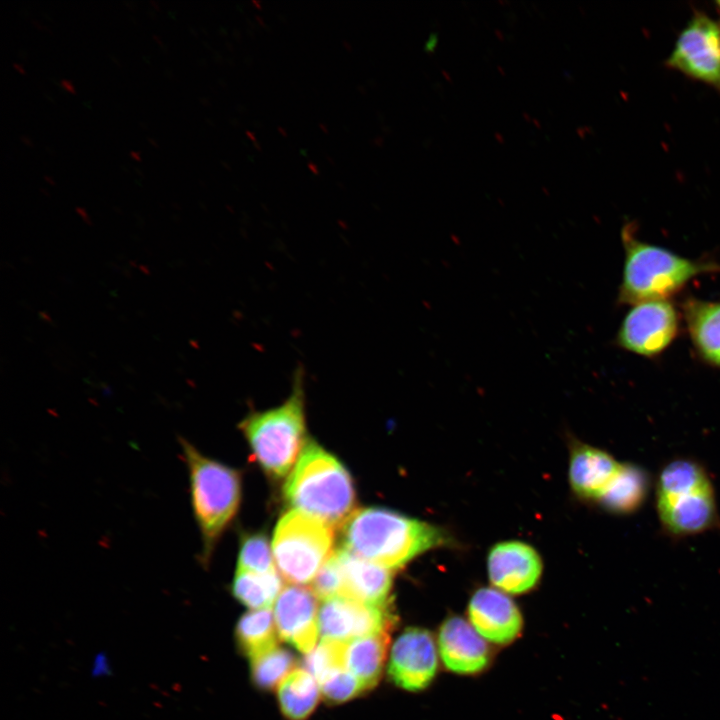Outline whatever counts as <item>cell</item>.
Wrapping results in <instances>:
<instances>
[{"label": "cell", "instance_id": "cell-1", "mask_svg": "<svg viewBox=\"0 0 720 720\" xmlns=\"http://www.w3.org/2000/svg\"><path fill=\"white\" fill-rule=\"evenodd\" d=\"M654 500L660 528L671 539L720 531L714 482L705 465L694 458H674L661 467Z\"/></svg>", "mask_w": 720, "mask_h": 720}, {"label": "cell", "instance_id": "cell-2", "mask_svg": "<svg viewBox=\"0 0 720 720\" xmlns=\"http://www.w3.org/2000/svg\"><path fill=\"white\" fill-rule=\"evenodd\" d=\"M450 540L433 524L385 508L357 510L343 529L345 549L390 570Z\"/></svg>", "mask_w": 720, "mask_h": 720}, {"label": "cell", "instance_id": "cell-3", "mask_svg": "<svg viewBox=\"0 0 720 720\" xmlns=\"http://www.w3.org/2000/svg\"><path fill=\"white\" fill-rule=\"evenodd\" d=\"M621 241L625 257L617 294L619 305L670 300L693 278L720 271L716 262L686 258L639 240L632 222L623 225Z\"/></svg>", "mask_w": 720, "mask_h": 720}, {"label": "cell", "instance_id": "cell-4", "mask_svg": "<svg viewBox=\"0 0 720 720\" xmlns=\"http://www.w3.org/2000/svg\"><path fill=\"white\" fill-rule=\"evenodd\" d=\"M178 442L188 470L191 506L201 536L200 562L206 567L239 508L241 475L205 456L187 439L178 437Z\"/></svg>", "mask_w": 720, "mask_h": 720}, {"label": "cell", "instance_id": "cell-5", "mask_svg": "<svg viewBox=\"0 0 720 720\" xmlns=\"http://www.w3.org/2000/svg\"><path fill=\"white\" fill-rule=\"evenodd\" d=\"M284 497L293 509L332 527L345 523L355 504L350 474L333 455L314 442L303 447L285 483Z\"/></svg>", "mask_w": 720, "mask_h": 720}, {"label": "cell", "instance_id": "cell-6", "mask_svg": "<svg viewBox=\"0 0 720 720\" xmlns=\"http://www.w3.org/2000/svg\"><path fill=\"white\" fill-rule=\"evenodd\" d=\"M240 429L264 471L275 478L286 475L302 451L305 436L303 368L295 370L291 393L281 405L248 415Z\"/></svg>", "mask_w": 720, "mask_h": 720}, {"label": "cell", "instance_id": "cell-7", "mask_svg": "<svg viewBox=\"0 0 720 720\" xmlns=\"http://www.w3.org/2000/svg\"><path fill=\"white\" fill-rule=\"evenodd\" d=\"M333 542L332 526L293 509L282 515L274 530L275 564L288 582L308 584L332 555Z\"/></svg>", "mask_w": 720, "mask_h": 720}, {"label": "cell", "instance_id": "cell-8", "mask_svg": "<svg viewBox=\"0 0 720 720\" xmlns=\"http://www.w3.org/2000/svg\"><path fill=\"white\" fill-rule=\"evenodd\" d=\"M665 65L720 92V24L706 13L694 11Z\"/></svg>", "mask_w": 720, "mask_h": 720}, {"label": "cell", "instance_id": "cell-9", "mask_svg": "<svg viewBox=\"0 0 720 720\" xmlns=\"http://www.w3.org/2000/svg\"><path fill=\"white\" fill-rule=\"evenodd\" d=\"M681 315L671 300L648 301L633 305L623 318L615 337L617 347L655 358L675 340Z\"/></svg>", "mask_w": 720, "mask_h": 720}, {"label": "cell", "instance_id": "cell-10", "mask_svg": "<svg viewBox=\"0 0 720 720\" xmlns=\"http://www.w3.org/2000/svg\"><path fill=\"white\" fill-rule=\"evenodd\" d=\"M395 624L391 606L365 604L344 596L323 600L319 608L322 640L347 643L355 638L389 633Z\"/></svg>", "mask_w": 720, "mask_h": 720}, {"label": "cell", "instance_id": "cell-11", "mask_svg": "<svg viewBox=\"0 0 720 720\" xmlns=\"http://www.w3.org/2000/svg\"><path fill=\"white\" fill-rule=\"evenodd\" d=\"M431 633L423 628H407L392 646L388 665L391 680L400 688L419 691L436 675L438 655Z\"/></svg>", "mask_w": 720, "mask_h": 720}, {"label": "cell", "instance_id": "cell-12", "mask_svg": "<svg viewBox=\"0 0 720 720\" xmlns=\"http://www.w3.org/2000/svg\"><path fill=\"white\" fill-rule=\"evenodd\" d=\"M278 636L302 653L311 652L317 643L319 609L313 591L300 586H286L274 605Z\"/></svg>", "mask_w": 720, "mask_h": 720}, {"label": "cell", "instance_id": "cell-13", "mask_svg": "<svg viewBox=\"0 0 720 720\" xmlns=\"http://www.w3.org/2000/svg\"><path fill=\"white\" fill-rule=\"evenodd\" d=\"M469 622L487 641L507 644L516 639L522 629V616L515 602L497 588H480L468 604Z\"/></svg>", "mask_w": 720, "mask_h": 720}, {"label": "cell", "instance_id": "cell-14", "mask_svg": "<svg viewBox=\"0 0 720 720\" xmlns=\"http://www.w3.org/2000/svg\"><path fill=\"white\" fill-rule=\"evenodd\" d=\"M542 573V561L536 550L520 541L494 545L488 555V575L495 588L510 594L531 590Z\"/></svg>", "mask_w": 720, "mask_h": 720}, {"label": "cell", "instance_id": "cell-15", "mask_svg": "<svg viewBox=\"0 0 720 720\" xmlns=\"http://www.w3.org/2000/svg\"><path fill=\"white\" fill-rule=\"evenodd\" d=\"M439 653L445 667L459 674L483 671L490 661V649L485 639L470 622L459 616L447 618L438 635Z\"/></svg>", "mask_w": 720, "mask_h": 720}, {"label": "cell", "instance_id": "cell-16", "mask_svg": "<svg viewBox=\"0 0 720 720\" xmlns=\"http://www.w3.org/2000/svg\"><path fill=\"white\" fill-rule=\"evenodd\" d=\"M624 463L603 449L576 444L569 461L570 485L577 496L597 504Z\"/></svg>", "mask_w": 720, "mask_h": 720}, {"label": "cell", "instance_id": "cell-17", "mask_svg": "<svg viewBox=\"0 0 720 720\" xmlns=\"http://www.w3.org/2000/svg\"><path fill=\"white\" fill-rule=\"evenodd\" d=\"M343 575L344 597L370 605H386L392 587L390 569L342 548L335 551Z\"/></svg>", "mask_w": 720, "mask_h": 720}, {"label": "cell", "instance_id": "cell-18", "mask_svg": "<svg viewBox=\"0 0 720 720\" xmlns=\"http://www.w3.org/2000/svg\"><path fill=\"white\" fill-rule=\"evenodd\" d=\"M682 315L699 359L720 368V301L687 298Z\"/></svg>", "mask_w": 720, "mask_h": 720}, {"label": "cell", "instance_id": "cell-19", "mask_svg": "<svg viewBox=\"0 0 720 720\" xmlns=\"http://www.w3.org/2000/svg\"><path fill=\"white\" fill-rule=\"evenodd\" d=\"M652 486V477L644 467L625 462L621 472L597 505L614 515L634 514L646 503Z\"/></svg>", "mask_w": 720, "mask_h": 720}, {"label": "cell", "instance_id": "cell-20", "mask_svg": "<svg viewBox=\"0 0 720 720\" xmlns=\"http://www.w3.org/2000/svg\"><path fill=\"white\" fill-rule=\"evenodd\" d=\"M389 639V633H380L355 638L346 643L345 668L366 690L373 688L381 677Z\"/></svg>", "mask_w": 720, "mask_h": 720}, {"label": "cell", "instance_id": "cell-21", "mask_svg": "<svg viewBox=\"0 0 720 720\" xmlns=\"http://www.w3.org/2000/svg\"><path fill=\"white\" fill-rule=\"evenodd\" d=\"M319 683L306 669H294L278 687L282 713L289 720H305L320 697Z\"/></svg>", "mask_w": 720, "mask_h": 720}, {"label": "cell", "instance_id": "cell-22", "mask_svg": "<svg viewBox=\"0 0 720 720\" xmlns=\"http://www.w3.org/2000/svg\"><path fill=\"white\" fill-rule=\"evenodd\" d=\"M274 614L269 609L245 613L235 627L240 651L250 659L278 646Z\"/></svg>", "mask_w": 720, "mask_h": 720}, {"label": "cell", "instance_id": "cell-23", "mask_svg": "<svg viewBox=\"0 0 720 720\" xmlns=\"http://www.w3.org/2000/svg\"><path fill=\"white\" fill-rule=\"evenodd\" d=\"M281 586V579L276 572L260 574L237 570L232 582V594L249 608L268 609L282 591Z\"/></svg>", "mask_w": 720, "mask_h": 720}, {"label": "cell", "instance_id": "cell-24", "mask_svg": "<svg viewBox=\"0 0 720 720\" xmlns=\"http://www.w3.org/2000/svg\"><path fill=\"white\" fill-rule=\"evenodd\" d=\"M250 662L252 680L262 690L275 688L296 665L293 654L278 646L250 659Z\"/></svg>", "mask_w": 720, "mask_h": 720}, {"label": "cell", "instance_id": "cell-25", "mask_svg": "<svg viewBox=\"0 0 720 720\" xmlns=\"http://www.w3.org/2000/svg\"><path fill=\"white\" fill-rule=\"evenodd\" d=\"M346 643L322 640L306 654L304 669L320 683L332 672L345 668Z\"/></svg>", "mask_w": 720, "mask_h": 720}, {"label": "cell", "instance_id": "cell-26", "mask_svg": "<svg viewBox=\"0 0 720 720\" xmlns=\"http://www.w3.org/2000/svg\"><path fill=\"white\" fill-rule=\"evenodd\" d=\"M274 562L272 547L264 535L252 534L242 538L237 570L260 574L276 572Z\"/></svg>", "mask_w": 720, "mask_h": 720}, {"label": "cell", "instance_id": "cell-27", "mask_svg": "<svg viewBox=\"0 0 720 720\" xmlns=\"http://www.w3.org/2000/svg\"><path fill=\"white\" fill-rule=\"evenodd\" d=\"M325 700L339 704L366 691L362 683L346 668L336 670L319 683Z\"/></svg>", "mask_w": 720, "mask_h": 720}, {"label": "cell", "instance_id": "cell-28", "mask_svg": "<svg viewBox=\"0 0 720 720\" xmlns=\"http://www.w3.org/2000/svg\"><path fill=\"white\" fill-rule=\"evenodd\" d=\"M312 585L314 594L322 600L342 595L343 575L335 552L321 567Z\"/></svg>", "mask_w": 720, "mask_h": 720}, {"label": "cell", "instance_id": "cell-29", "mask_svg": "<svg viewBox=\"0 0 720 720\" xmlns=\"http://www.w3.org/2000/svg\"><path fill=\"white\" fill-rule=\"evenodd\" d=\"M59 84H60V86H61L64 90H66L67 92L75 93V87H74V85L72 84V82H70L69 80H67V79H61L60 82H59Z\"/></svg>", "mask_w": 720, "mask_h": 720}, {"label": "cell", "instance_id": "cell-30", "mask_svg": "<svg viewBox=\"0 0 720 720\" xmlns=\"http://www.w3.org/2000/svg\"><path fill=\"white\" fill-rule=\"evenodd\" d=\"M20 139H21L22 142H24V144H26V145H28V146H31V145H32V142H31V140H30L28 137L22 135V136L20 137Z\"/></svg>", "mask_w": 720, "mask_h": 720}, {"label": "cell", "instance_id": "cell-31", "mask_svg": "<svg viewBox=\"0 0 720 720\" xmlns=\"http://www.w3.org/2000/svg\"><path fill=\"white\" fill-rule=\"evenodd\" d=\"M13 67L18 70L19 73L24 74V69L17 63H13Z\"/></svg>", "mask_w": 720, "mask_h": 720}, {"label": "cell", "instance_id": "cell-32", "mask_svg": "<svg viewBox=\"0 0 720 720\" xmlns=\"http://www.w3.org/2000/svg\"><path fill=\"white\" fill-rule=\"evenodd\" d=\"M130 156L133 157V158H134L135 160H137V161L140 160L139 154H138L137 152H135V151H131V152H130Z\"/></svg>", "mask_w": 720, "mask_h": 720}, {"label": "cell", "instance_id": "cell-33", "mask_svg": "<svg viewBox=\"0 0 720 720\" xmlns=\"http://www.w3.org/2000/svg\"><path fill=\"white\" fill-rule=\"evenodd\" d=\"M32 23H34V25H35V26H37L38 28H41V29L47 30V28H46V27L42 26V25H41L40 23H38V22H37V21H35V20H33V21H32Z\"/></svg>", "mask_w": 720, "mask_h": 720}, {"label": "cell", "instance_id": "cell-34", "mask_svg": "<svg viewBox=\"0 0 720 720\" xmlns=\"http://www.w3.org/2000/svg\"><path fill=\"white\" fill-rule=\"evenodd\" d=\"M44 180H45L46 182H49V184H51V185L54 184L53 180H52L50 177H48L47 175L44 176Z\"/></svg>", "mask_w": 720, "mask_h": 720}, {"label": "cell", "instance_id": "cell-35", "mask_svg": "<svg viewBox=\"0 0 720 720\" xmlns=\"http://www.w3.org/2000/svg\"><path fill=\"white\" fill-rule=\"evenodd\" d=\"M715 4H716L717 10H718L719 13H720V0L716 1Z\"/></svg>", "mask_w": 720, "mask_h": 720}]
</instances>
